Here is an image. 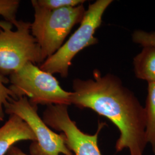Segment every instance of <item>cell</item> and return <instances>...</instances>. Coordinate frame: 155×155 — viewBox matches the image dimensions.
I'll list each match as a JSON object with an SVG mask.
<instances>
[{"mask_svg":"<svg viewBox=\"0 0 155 155\" xmlns=\"http://www.w3.org/2000/svg\"><path fill=\"white\" fill-rule=\"evenodd\" d=\"M93 75V79L73 81L70 104L90 109L116 126L120 132L116 144L117 152L127 148L130 155H144L147 144L144 107L116 75H102L98 70H94Z\"/></svg>","mask_w":155,"mask_h":155,"instance_id":"obj_1","label":"cell"},{"mask_svg":"<svg viewBox=\"0 0 155 155\" xmlns=\"http://www.w3.org/2000/svg\"><path fill=\"white\" fill-rule=\"evenodd\" d=\"M35 14L31 32L39 45L43 61L61 48L72 28L81 23L86 10L83 4L48 9L31 1Z\"/></svg>","mask_w":155,"mask_h":155,"instance_id":"obj_2","label":"cell"},{"mask_svg":"<svg viewBox=\"0 0 155 155\" xmlns=\"http://www.w3.org/2000/svg\"><path fill=\"white\" fill-rule=\"evenodd\" d=\"M112 2V0H97L90 4L77 30L59 50L40 65V69L67 77L74 58L84 48L98 43L94 34L102 24L104 13Z\"/></svg>","mask_w":155,"mask_h":155,"instance_id":"obj_3","label":"cell"},{"mask_svg":"<svg viewBox=\"0 0 155 155\" xmlns=\"http://www.w3.org/2000/svg\"><path fill=\"white\" fill-rule=\"evenodd\" d=\"M9 79V88L16 99L25 97L36 105H71V92L62 89L52 74L43 71L31 62L12 74Z\"/></svg>","mask_w":155,"mask_h":155,"instance_id":"obj_4","label":"cell"},{"mask_svg":"<svg viewBox=\"0 0 155 155\" xmlns=\"http://www.w3.org/2000/svg\"><path fill=\"white\" fill-rule=\"evenodd\" d=\"M30 22L17 20L12 24L4 22L0 27V74L10 76L31 62H43L41 48L31 32Z\"/></svg>","mask_w":155,"mask_h":155,"instance_id":"obj_5","label":"cell"},{"mask_svg":"<svg viewBox=\"0 0 155 155\" xmlns=\"http://www.w3.org/2000/svg\"><path fill=\"white\" fill-rule=\"evenodd\" d=\"M5 113L20 117L27 123L36 141L30 147L33 155H72L65 143L63 134L50 129L38 114V105L32 104L27 97L12 98L4 106Z\"/></svg>","mask_w":155,"mask_h":155,"instance_id":"obj_6","label":"cell"},{"mask_svg":"<svg viewBox=\"0 0 155 155\" xmlns=\"http://www.w3.org/2000/svg\"><path fill=\"white\" fill-rule=\"evenodd\" d=\"M67 106H47L43 120L48 127L63 132L67 148L75 155H102L98 145V137L105 124L99 123L97 131L93 135L83 133L71 120Z\"/></svg>","mask_w":155,"mask_h":155,"instance_id":"obj_7","label":"cell"},{"mask_svg":"<svg viewBox=\"0 0 155 155\" xmlns=\"http://www.w3.org/2000/svg\"><path fill=\"white\" fill-rule=\"evenodd\" d=\"M36 141L33 131L20 117L12 114L0 127V155H5L14 144L20 141Z\"/></svg>","mask_w":155,"mask_h":155,"instance_id":"obj_8","label":"cell"},{"mask_svg":"<svg viewBox=\"0 0 155 155\" xmlns=\"http://www.w3.org/2000/svg\"><path fill=\"white\" fill-rule=\"evenodd\" d=\"M133 63L136 77L148 83L155 82V46L144 47Z\"/></svg>","mask_w":155,"mask_h":155,"instance_id":"obj_9","label":"cell"},{"mask_svg":"<svg viewBox=\"0 0 155 155\" xmlns=\"http://www.w3.org/2000/svg\"><path fill=\"white\" fill-rule=\"evenodd\" d=\"M146 116L145 138L155 154V82L148 83V95L144 107Z\"/></svg>","mask_w":155,"mask_h":155,"instance_id":"obj_10","label":"cell"},{"mask_svg":"<svg viewBox=\"0 0 155 155\" xmlns=\"http://www.w3.org/2000/svg\"><path fill=\"white\" fill-rule=\"evenodd\" d=\"M20 4L19 0H0V16L6 22L13 24L17 20L16 15ZM3 22H0V27Z\"/></svg>","mask_w":155,"mask_h":155,"instance_id":"obj_11","label":"cell"},{"mask_svg":"<svg viewBox=\"0 0 155 155\" xmlns=\"http://www.w3.org/2000/svg\"><path fill=\"white\" fill-rule=\"evenodd\" d=\"M37 5L48 9H58L67 7H75L83 4L84 0H35Z\"/></svg>","mask_w":155,"mask_h":155,"instance_id":"obj_12","label":"cell"},{"mask_svg":"<svg viewBox=\"0 0 155 155\" xmlns=\"http://www.w3.org/2000/svg\"><path fill=\"white\" fill-rule=\"evenodd\" d=\"M9 82V79L0 74V122L4 120V106L12 98L16 99L13 92L5 86Z\"/></svg>","mask_w":155,"mask_h":155,"instance_id":"obj_13","label":"cell"},{"mask_svg":"<svg viewBox=\"0 0 155 155\" xmlns=\"http://www.w3.org/2000/svg\"><path fill=\"white\" fill-rule=\"evenodd\" d=\"M133 42L143 47L155 46V32H148L142 30L135 31L132 35Z\"/></svg>","mask_w":155,"mask_h":155,"instance_id":"obj_14","label":"cell"},{"mask_svg":"<svg viewBox=\"0 0 155 155\" xmlns=\"http://www.w3.org/2000/svg\"><path fill=\"white\" fill-rule=\"evenodd\" d=\"M5 155H28L24 153L21 150L15 146H13L8 150Z\"/></svg>","mask_w":155,"mask_h":155,"instance_id":"obj_15","label":"cell"}]
</instances>
